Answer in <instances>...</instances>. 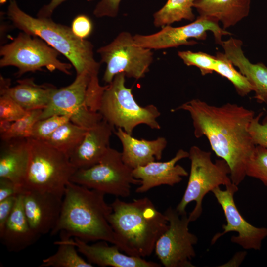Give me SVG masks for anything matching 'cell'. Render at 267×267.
Instances as JSON below:
<instances>
[{
	"label": "cell",
	"mask_w": 267,
	"mask_h": 267,
	"mask_svg": "<svg viewBox=\"0 0 267 267\" xmlns=\"http://www.w3.org/2000/svg\"><path fill=\"white\" fill-rule=\"evenodd\" d=\"M179 110L189 112L195 137L207 138L216 155L228 164L231 181L238 186L247 176V165L256 146L249 131L254 112L236 104L216 106L199 99L171 111Z\"/></svg>",
	"instance_id": "obj_1"
},
{
	"label": "cell",
	"mask_w": 267,
	"mask_h": 267,
	"mask_svg": "<svg viewBox=\"0 0 267 267\" xmlns=\"http://www.w3.org/2000/svg\"><path fill=\"white\" fill-rule=\"evenodd\" d=\"M105 194L71 181L66 185L59 218L51 231L60 239L77 237L86 242L105 241L117 246L108 217L112 211Z\"/></svg>",
	"instance_id": "obj_2"
},
{
	"label": "cell",
	"mask_w": 267,
	"mask_h": 267,
	"mask_svg": "<svg viewBox=\"0 0 267 267\" xmlns=\"http://www.w3.org/2000/svg\"><path fill=\"white\" fill-rule=\"evenodd\" d=\"M108 217L117 241V246L125 254L144 258L150 256L169 222L148 197L130 202L118 197L110 204Z\"/></svg>",
	"instance_id": "obj_3"
},
{
	"label": "cell",
	"mask_w": 267,
	"mask_h": 267,
	"mask_svg": "<svg viewBox=\"0 0 267 267\" xmlns=\"http://www.w3.org/2000/svg\"><path fill=\"white\" fill-rule=\"evenodd\" d=\"M6 14L15 27L41 39L67 58L76 74L87 71L92 76L98 75L100 62L94 58L93 45L77 37L71 27L51 17H33L21 9L16 0H9Z\"/></svg>",
	"instance_id": "obj_4"
},
{
	"label": "cell",
	"mask_w": 267,
	"mask_h": 267,
	"mask_svg": "<svg viewBox=\"0 0 267 267\" xmlns=\"http://www.w3.org/2000/svg\"><path fill=\"white\" fill-rule=\"evenodd\" d=\"M29 158L21 188L63 196L67 184L77 170L68 155L44 141L28 138Z\"/></svg>",
	"instance_id": "obj_5"
},
{
	"label": "cell",
	"mask_w": 267,
	"mask_h": 267,
	"mask_svg": "<svg viewBox=\"0 0 267 267\" xmlns=\"http://www.w3.org/2000/svg\"><path fill=\"white\" fill-rule=\"evenodd\" d=\"M126 77L124 74L119 73L106 85L98 111L103 119L113 127L121 128L131 135L140 124H145L152 129H160L157 120L161 115L158 109L153 104L139 105L132 89L125 85Z\"/></svg>",
	"instance_id": "obj_6"
},
{
	"label": "cell",
	"mask_w": 267,
	"mask_h": 267,
	"mask_svg": "<svg viewBox=\"0 0 267 267\" xmlns=\"http://www.w3.org/2000/svg\"><path fill=\"white\" fill-rule=\"evenodd\" d=\"M190 171L186 188L176 209L180 214L186 212L187 205L193 201L195 206L189 214L190 222L196 221L201 215L202 201L205 196L216 187L222 185L225 187L234 184L230 178V169L223 159L213 162L211 153L194 145L189 151Z\"/></svg>",
	"instance_id": "obj_7"
},
{
	"label": "cell",
	"mask_w": 267,
	"mask_h": 267,
	"mask_svg": "<svg viewBox=\"0 0 267 267\" xmlns=\"http://www.w3.org/2000/svg\"><path fill=\"white\" fill-rule=\"evenodd\" d=\"M60 53L41 39L22 31L13 40L0 48V66H14L20 77L29 72L58 70L71 75L72 64L58 59Z\"/></svg>",
	"instance_id": "obj_8"
},
{
	"label": "cell",
	"mask_w": 267,
	"mask_h": 267,
	"mask_svg": "<svg viewBox=\"0 0 267 267\" xmlns=\"http://www.w3.org/2000/svg\"><path fill=\"white\" fill-rule=\"evenodd\" d=\"M133 169L127 165L121 152L111 148L97 164L87 169H77L70 181L117 197H127L132 185H139Z\"/></svg>",
	"instance_id": "obj_9"
},
{
	"label": "cell",
	"mask_w": 267,
	"mask_h": 267,
	"mask_svg": "<svg viewBox=\"0 0 267 267\" xmlns=\"http://www.w3.org/2000/svg\"><path fill=\"white\" fill-rule=\"evenodd\" d=\"M96 51L100 57V63L106 65L103 80L107 84L119 73L136 80L144 78L154 58L152 50L137 45L134 36L127 31L120 32Z\"/></svg>",
	"instance_id": "obj_10"
},
{
	"label": "cell",
	"mask_w": 267,
	"mask_h": 267,
	"mask_svg": "<svg viewBox=\"0 0 267 267\" xmlns=\"http://www.w3.org/2000/svg\"><path fill=\"white\" fill-rule=\"evenodd\" d=\"M164 214L169 227L156 243V256L165 267H195L191 261L196 256L194 246L198 238L189 230L190 222L187 212L180 214L170 207Z\"/></svg>",
	"instance_id": "obj_11"
},
{
	"label": "cell",
	"mask_w": 267,
	"mask_h": 267,
	"mask_svg": "<svg viewBox=\"0 0 267 267\" xmlns=\"http://www.w3.org/2000/svg\"><path fill=\"white\" fill-rule=\"evenodd\" d=\"M92 75L87 71L77 74L69 85L53 91L47 106L43 109L40 119L54 115H70L71 121L86 129L96 124L100 114L89 110L86 105V95ZM39 119V120H40Z\"/></svg>",
	"instance_id": "obj_12"
},
{
	"label": "cell",
	"mask_w": 267,
	"mask_h": 267,
	"mask_svg": "<svg viewBox=\"0 0 267 267\" xmlns=\"http://www.w3.org/2000/svg\"><path fill=\"white\" fill-rule=\"evenodd\" d=\"M211 31L216 43L221 44L222 37L231 33L221 28L217 20L205 16H199L191 23L180 27L167 25L159 31L149 35H134L135 43L141 47L151 50H159L180 45H194L197 44L189 39L205 40L207 32Z\"/></svg>",
	"instance_id": "obj_13"
},
{
	"label": "cell",
	"mask_w": 267,
	"mask_h": 267,
	"mask_svg": "<svg viewBox=\"0 0 267 267\" xmlns=\"http://www.w3.org/2000/svg\"><path fill=\"white\" fill-rule=\"evenodd\" d=\"M238 186L233 184L226 187L225 190L220 187L214 189L213 193L224 212L227 223L222 226L223 231L216 234L211 240V244L222 236L231 231L236 232L232 236V242L246 250H260L263 240L267 237V228L256 227L249 223L242 217L235 204L234 195L238 191Z\"/></svg>",
	"instance_id": "obj_14"
},
{
	"label": "cell",
	"mask_w": 267,
	"mask_h": 267,
	"mask_svg": "<svg viewBox=\"0 0 267 267\" xmlns=\"http://www.w3.org/2000/svg\"><path fill=\"white\" fill-rule=\"evenodd\" d=\"M22 192L25 214L32 229L40 236L50 233L59 218L63 196L39 191Z\"/></svg>",
	"instance_id": "obj_15"
},
{
	"label": "cell",
	"mask_w": 267,
	"mask_h": 267,
	"mask_svg": "<svg viewBox=\"0 0 267 267\" xmlns=\"http://www.w3.org/2000/svg\"><path fill=\"white\" fill-rule=\"evenodd\" d=\"M188 152L180 149L169 161H154L134 169V177L141 181L136 189V192L142 193L162 185L173 186L180 182L182 178L187 176L188 174L183 167L177 163L182 159L188 158Z\"/></svg>",
	"instance_id": "obj_16"
},
{
	"label": "cell",
	"mask_w": 267,
	"mask_h": 267,
	"mask_svg": "<svg viewBox=\"0 0 267 267\" xmlns=\"http://www.w3.org/2000/svg\"><path fill=\"white\" fill-rule=\"evenodd\" d=\"M60 240L74 245L78 251L92 265L95 264L104 267H161V265L159 263L147 261L143 258L122 253L118 246L115 245L109 246L107 242L105 241H99L89 245L88 242L77 237Z\"/></svg>",
	"instance_id": "obj_17"
},
{
	"label": "cell",
	"mask_w": 267,
	"mask_h": 267,
	"mask_svg": "<svg viewBox=\"0 0 267 267\" xmlns=\"http://www.w3.org/2000/svg\"><path fill=\"white\" fill-rule=\"evenodd\" d=\"M115 128L102 119L89 129L81 143L69 156L77 169H87L100 162L110 147Z\"/></svg>",
	"instance_id": "obj_18"
},
{
	"label": "cell",
	"mask_w": 267,
	"mask_h": 267,
	"mask_svg": "<svg viewBox=\"0 0 267 267\" xmlns=\"http://www.w3.org/2000/svg\"><path fill=\"white\" fill-rule=\"evenodd\" d=\"M227 59L237 67L253 87L254 98L259 103L267 104V67L261 62L252 63L245 56L242 41L231 37L221 44Z\"/></svg>",
	"instance_id": "obj_19"
},
{
	"label": "cell",
	"mask_w": 267,
	"mask_h": 267,
	"mask_svg": "<svg viewBox=\"0 0 267 267\" xmlns=\"http://www.w3.org/2000/svg\"><path fill=\"white\" fill-rule=\"evenodd\" d=\"M114 133L122 145L121 154L124 162L133 169L155 160H161L167 144V141L164 137H159L152 140L139 139L121 128H117Z\"/></svg>",
	"instance_id": "obj_20"
},
{
	"label": "cell",
	"mask_w": 267,
	"mask_h": 267,
	"mask_svg": "<svg viewBox=\"0 0 267 267\" xmlns=\"http://www.w3.org/2000/svg\"><path fill=\"white\" fill-rule=\"evenodd\" d=\"M1 141L0 178L12 181L20 193L29 158L28 138H14Z\"/></svg>",
	"instance_id": "obj_21"
},
{
	"label": "cell",
	"mask_w": 267,
	"mask_h": 267,
	"mask_svg": "<svg viewBox=\"0 0 267 267\" xmlns=\"http://www.w3.org/2000/svg\"><path fill=\"white\" fill-rule=\"evenodd\" d=\"M41 236L31 227L23 206V194L17 195L13 210L6 222L0 238L10 252L21 251L34 244Z\"/></svg>",
	"instance_id": "obj_22"
},
{
	"label": "cell",
	"mask_w": 267,
	"mask_h": 267,
	"mask_svg": "<svg viewBox=\"0 0 267 267\" xmlns=\"http://www.w3.org/2000/svg\"><path fill=\"white\" fill-rule=\"evenodd\" d=\"M251 0H196L193 8L199 16L221 21L223 29L235 25L249 13Z\"/></svg>",
	"instance_id": "obj_23"
},
{
	"label": "cell",
	"mask_w": 267,
	"mask_h": 267,
	"mask_svg": "<svg viewBox=\"0 0 267 267\" xmlns=\"http://www.w3.org/2000/svg\"><path fill=\"white\" fill-rule=\"evenodd\" d=\"M56 88L50 84H37L33 78L18 80L14 87L0 89L1 94H7L24 109L29 111L44 109L48 105Z\"/></svg>",
	"instance_id": "obj_24"
},
{
	"label": "cell",
	"mask_w": 267,
	"mask_h": 267,
	"mask_svg": "<svg viewBox=\"0 0 267 267\" xmlns=\"http://www.w3.org/2000/svg\"><path fill=\"white\" fill-rule=\"evenodd\" d=\"M196 0H168L163 6L153 15V24L156 27L187 20L191 22L195 19L192 8Z\"/></svg>",
	"instance_id": "obj_25"
},
{
	"label": "cell",
	"mask_w": 267,
	"mask_h": 267,
	"mask_svg": "<svg viewBox=\"0 0 267 267\" xmlns=\"http://www.w3.org/2000/svg\"><path fill=\"white\" fill-rule=\"evenodd\" d=\"M88 130L69 121L58 128L44 141L69 156L81 143Z\"/></svg>",
	"instance_id": "obj_26"
},
{
	"label": "cell",
	"mask_w": 267,
	"mask_h": 267,
	"mask_svg": "<svg viewBox=\"0 0 267 267\" xmlns=\"http://www.w3.org/2000/svg\"><path fill=\"white\" fill-rule=\"evenodd\" d=\"M58 249L53 255L44 259L40 267H92L78 253L76 247L60 240L56 241Z\"/></svg>",
	"instance_id": "obj_27"
},
{
	"label": "cell",
	"mask_w": 267,
	"mask_h": 267,
	"mask_svg": "<svg viewBox=\"0 0 267 267\" xmlns=\"http://www.w3.org/2000/svg\"><path fill=\"white\" fill-rule=\"evenodd\" d=\"M216 57L217 62L214 72L230 81L238 95L244 97L253 91V87L247 78L234 68L224 53L218 52Z\"/></svg>",
	"instance_id": "obj_28"
},
{
	"label": "cell",
	"mask_w": 267,
	"mask_h": 267,
	"mask_svg": "<svg viewBox=\"0 0 267 267\" xmlns=\"http://www.w3.org/2000/svg\"><path fill=\"white\" fill-rule=\"evenodd\" d=\"M42 111L43 109L29 111L23 117L14 121L8 130L0 134L1 140L30 138L33 127L40 119Z\"/></svg>",
	"instance_id": "obj_29"
},
{
	"label": "cell",
	"mask_w": 267,
	"mask_h": 267,
	"mask_svg": "<svg viewBox=\"0 0 267 267\" xmlns=\"http://www.w3.org/2000/svg\"><path fill=\"white\" fill-rule=\"evenodd\" d=\"M246 176L260 180L267 187V148L256 145L246 167Z\"/></svg>",
	"instance_id": "obj_30"
},
{
	"label": "cell",
	"mask_w": 267,
	"mask_h": 267,
	"mask_svg": "<svg viewBox=\"0 0 267 267\" xmlns=\"http://www.w3.org/2000/svg\"><path fill=\"white\" fill-rule=\"evenodd\" d=\"M71 118L70 115H54L40 119L35 124L30 138L45 141L58 128L71 121Z\"/></svg>",
	"instance_id": "obj_31"
},
{
	"label": "cell",
	"mask_w": 267,
	"mask_h": 267,
	"mask_svg": "<svg viewBox=\"0 0 267 267\" xmlns=\"http://www.w3.org/2000/svg\"><path fill=\"white\" fill-rule=\"evenodd\" d=\"M178 54L185 65L198 68L203 76L214 72L217 62L216 56L202 52H195L189 50L179 51Z\"/></svg>",
	"instance_id": "obj_32"
},
{
	"label": "cell",
	"mask_w": 267,
	"mask_h": 267,
	"mask_svg": "<svg viewBox=\"0 0 267 267\" xmlns=\"http://www.w3.org/2000/svg\"><path fill=\"white\" fill-rule=\"evenodd\" d=\"M27 112L8 94L0 95V120L14 122L23 117Z\"/></svg>",
	"instance_id": "obj_33"
},
{
	"label": "cell",
	"mask_w": 267,
	"mask_h": 267,
	"mask_svg": "<svg viewBox=\"0 0 267 267\" xmlns=\"http://www.w3.org/2000/svg\"><path fill=\"white\" fill-rule=\"evenodd\" d=\"M263 115L262 112L255 116L249 126V131L256 145L267 148V111L261 121Z\"/></svg>",
	"instance_id": "obj_34"
},
{
	"label": "cell",
	"mask_w": 267,
	"mask_h": 267,
	"mask_svg": "<svg viewBox=\"0 0 267 267\" xmlns=\"http://www.w3.org/2000/svg\"><path fill=\"white\" fill-rule=\"evenodd\" d=\"M122 0H100L94 9L93 13L97 18L116 17L119 13Z\"/></svg>",
	"instance_id": "obj_35"
},
{
	"label": "cell",
	"mask_w": 267,
	"mask_h": 267,
	"mask_svg": "<svg viewBox=\"0 0 267 267\" xmlns=\"http://www.w3.org/2000/svg\"><path fill=\"white\" fill-rule=\"evenodd\" d=\"M92 23L90 18L86 15L81 14L73 20L71 28L77 37L85 39L92 31Z\"/></svg>",
	"instance_id": "obj_36"
},
{
	"label": "cell",
	"mask_w": 267,
	"mask_h": 267,
	"mask_svg": "<svg viewBox=\"0 0 267 267\" xmlns=\"http://www.w3.org/2000/svg\"><path fill=\"white\" fill-rule=\"evenodd\" d=\"M17 195L10 196L0 201V236L3 233L6 222L13 210Z\"/></svg>",
	"instance_id": "obj_37"
},
{
	"label": "cell",
	"mask_w": 267,
	"mask_h": 267,
	"mask_svg": "<svg viewBox=\"0 0 267 267\" xmlns=\"http://www.w3.org/2000/svg\"><path fill=\"white\" fill-rule=\"evenodd\" d=\"M19 193V189L12 181L0 178V201Z\"/></svg>",
	"instance_id": "obj_38"
},
{
	"label": "cell",
	"mask_w": 267,
	"mask_h": 267,
	"mask_svg": "<svg viewBox=\"0 0 267 267\" xmlns=\"http://www.w3.org/2000/svg\"><path fill=\"white\" fill-rule=\"evenodd\" d=\"M67 0H51L50 2L44 5L38 12L37 17L50 18L55 9ZM90 2L93 0H85Z\"/></svg>",
	"instance_id": "obj_39"
},
{
	"label": "cell",
	"mask_w": 267,
	"mask_h": 267,
	"mask_svg": "<svg viewBox=\"0 0 267 267\" xmlns=\"http://www.w3.org/2000/svg\"><path fill=\"white\" fill-rule=\"evenodd\" d=\"M13 122L7 120H0V134L6 133L9 129Z\"/></svg>",
	"instance_id": "obj_40"
}]
</instances>
